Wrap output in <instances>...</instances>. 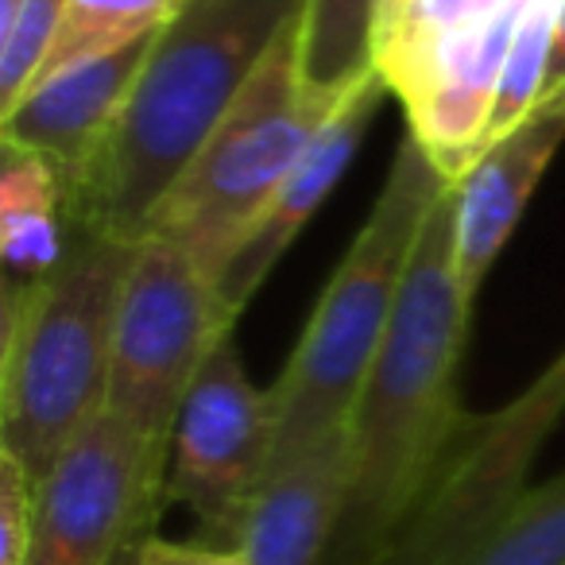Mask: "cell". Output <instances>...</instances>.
Instances as JSON below:
<instances>
[{
    "instance_id": "1",
    "label": "cell",
    "mask_w": 565,
    "mask_h": 565,
    "mask_svg": "<svg viewBox=\"0 0 565 565\" xmlns=\"http://www.w3.org/2000/svg\"><path fill=\"white\" fill-rule=\"evenodd\" d=\"M469 315L449 182L423 221L392 330L349 423V484L330 565H384L469 430L472 418L457 403Z\"/></svg>"
},
{
    "instance_id": "2",
    "label": "cell",
    "mask_w": 565,
    "mask_h": 565,
    "mask_svg": "<svg viewBox=\"0 0 565 565\" xmlns=\"http://www.w3.org/2000/svg\"><path fill=\"white\" fill-rule=\"evenodd\" d=\"M307 0H186L156 35L105 148L71 190V217L143 241L151 213Z\"/></svg>"
},
{
    "instance_id": "3",
    "label": "cell",
    "mask_w": 565,
    "mask_h": 565,
    "mask_svg": "<svg viewBox=\"0 0 565 565\" xmlns=\"http://www.w3.org/2000/svg\"><path fill=\"white\" fill-rule=\"evenodd\" d=\"M132 252V241L74 221L55 271L4 287L0 449L35 480L109 407L113 330Z\"/></svg>"
},
{
    "instance_id": "4",
    "label": "cell",
    "mask_w": 565,
    "mask_h": 565,
    "mask_svg": "<svg viewBox=\"0 0 565 565\" xmlns=\"http://www.w3.org/2000/svg\"><path fill=\"white\" fill-rule=\"evenodd\" d=\"M446 186L449 182L430 163L423 143L407 136L395 151L369 221L353 236L302 330V341L271 387V472L349 434L372 364L392 330L411 252L434 198Z\"/></svg>"
},
{
    "instance_id": "5",
    "label": "cell",
    "mask_w": 565,
    "mask_h": 565,
    "mask_svg": "<svg viewBox=\"0 0 565 565\" xmlns=\"http://www.w3.org/2000/svg\"><path fill=\"white\" fill-rule=\"evenodd\" d=\"M299 43L302 17L282 28L225 120L151 213L148 233L179 244L210 282L221 279L252 221L341 105V97L307 86Z\"/></svg>"
},
{
    "instance_id": "6",
    "label": "cell",
    "mask_w": 565,
    "mask_h": 565,
    "mask_svg": "<svg viewBox=\"0 0 565 565\" xmlns=\"http://www.w3.org/2000/svg\"><path fill=\"white\" fill-rule=\"evenodd\" d=\"M225 338L233 326L202 267L174 241L148 233L136 241L120 291L105 411L167 449L190 384Z\"/></svg>"
},
{
    "instance_id": "7",
    "label": "cell",
    "mask_w": 565,
    "mask_h": 565,
    "mask_svg": "<svg viewBox=\"0 0 565 565\" xmlns=\"http://www.w3.org/2000/svg\"><path fill=\"white\" fill-rule=\"evenodd\" d=\"M275 454L271 392H259L225 338L190 384L167 446L163 503H182L205 542L236 546Z\"/></svg>"
},
{
    "instance_id": "8",
    "label": "cell",
    "mask_w": 565,
    "mask_h": 565,
    "mask_svg": "<svg viewBox=\"0 0 565 565\" xmlns=\"http://www.w3.org/2000/svg\"><path fill=\"white\" fill-rule=\"evenodd\" d=\"M167 449L132 423L97 415L40 480L24 565H113L128 542L156 531Z\"/></svg>"
},
{
    "instance_id": "9",
    "label": "cell",
    "mask_w": 565,
    "mask_h": 565,
    "mask_svg": "<svg viewBox=\"0 0 565 565\" xmlns=\"http://www.w3.org/2000/svg\"><path fill=\"white\" fill-rule=\"evenodd\" d=\"M565 415V353L503 411L472 418L430 500L384 565H441L500 523L526 492V472Z\"/></svg>"
},
{
    "instance_id": "10",
    "label": "cell",
    "mask_w": 565,
    "mask_h": 565,
    "mask_svg": "<svg viewBox=\"0 0 565 565\" xmlns=\"http://www.w3.org/2000/svg\"><path fill=\"white\" fill-rule=\"evenodd\" d=\"M519 12L523 0H500L492 9L472 12L457 32L441 40L430 71L403 102L411 136L423 143L446 182H461L488 148V120Z\"/></svg>"
},
{
    "instance_id": "11",
    "label": "cell",
    "mask_w": 565,
    "mask_h": 565,
    "mask_svg": "<svg viewBox=\"0 0 565 565\" xmlns=\"http://www.w3.org/2000/svg\"><path fill=\"white\" fill-rule=\"evenodd\" d=\"M384 94H392V89L380 78V71L364 74V78L341 97V105L330 113V120L318 128L315 143H310L307 156L299 159V167L287 174V182L275 190L271 202L252 221L248 236H244L241 248L233 252V259L225 264L221 279L213 282L221 315H225L228 326H236V318L256 299V291L267 282L271 267L282 259V252L291 248L295 236L307 228V221L322 210L330 190L338 186L345 167L353 163L356 148H361L364 132H369Z\"/></svg>"
},
{
    "instance_id": "12",
    "label": "cell",
    "mask_w": 565,
    "mask_h": 565,
    "mask_svg": "<svg viewBox=\"0 0 565 565\" xmlns=\"http://www.w3.org/2000/svg\"><path fill=\"white\" fill-rule=\"evenodd\" d=\"M156 35L109 51L102 58L74 63L28 86L17 105L0 113L4 143L47 159L58 171V179L66 182V194H71L86 174V167L94 163V156L109 140Z\"/></svg>"
},
{
    "instance_id": "13",
    "label": "cell",
    "mask_w": 565,
    "mask_h": 565,
    "mask_svg": "<svg viewBox=\"0 0 565 565\" xmlns=\"http://www.w3.org/2000/svg\"><path fill=\"white\" fill-rule=\"evenodd\" d=\"M565 143V94H550L511 132L488 143L484 156L454 182V252L457 275L469 299H477L488 267L515 233L526 202L539 190L546 167Z\"/></svg>"
},
{
    "instance_id": "14",
    "label": "cell",
    "mask_w": 565,
    "mask_h": 565,
    "mask_svg": "<svg viewBox=\"0 0 565 565\" xmlns=\"http://www.w3.org/2000/svg\"><path fill=\"white\" fill-rule=\"evenodd\" d=\"M345 484L349 434L275 469L236 542L248 565H330Z\"/></svg>"
},
{
    "instance_id": "15",
    "label": "cell",
    "mask_w": 565,
    "mask_h": 565,
    "mask_svg": "<svg viewBox=\"0 0 565 565\" xmlns=\"http://www.w3.org/2000/svg\"><path fill=\"white\" fill-rule=\"evenodd\" d=\"M71 194L43 156L4 143L0 171V252L9 287L55 271L71 241Z\"/></svg>"
},
{
    "instance_id": "16",
    "label": "cell",
    "mask_w": 565,
    "mask_h": 565,
    "mask_svg": "<svg viewBox=\"0 0 565 565\" xmlns=\"http://www.w3.org/2000/svg\"><path fill=\"white\" fill-rule=\"evenodd\" d=\"M384 0H307L302 12V78L318 94L345 97L376 71V20Z\"/></svg>"
},
{
    "instance_id": "17",
    "label": "cell",
    "mask_w": 565,
    "mask_h": 565,
    "mask_svg": "<svg viewBox=\"0 0 565 565\" xmlns=\"http://www.w3.org/2000/svg\"><path fill=\"white\" fill-rule=\"evenodd\" d=\"M441 565H565V472L526 488L500 523Z\"/></svg>"
},
{
    "instance_id": "18",
    "label": "cell",
    "mask_w": 565,
    "mask_h": 565,
    "mask_svg": "<svg viewBox=\"0 0 565 565\" xmlns=\"http://www.w3.org/2000/svg\"><path fill=\"white\" fill-rule=\"evenodd\" d=\"M186 0H71L40 78L163 32ZM35 78V82H40ZM32 82V86H35Z\"/></svg>"
},
{
    "instance_id": "19",
    "label": "cell",
    "mask_w": 565,
    "mask_h": 565,
    "mask_svg": "<svg viewBox=\"0 0 565 565\" xmlns=\"http://www.w3.org/2000/svg\"><path fill=\"white\" fill-rule=\"evenodd\" d=\"M557 4H562V0H523V12H519L515 35H511L508 58H503L492 120H488V143H495L503 132H511L526 113H534L546 102Z\"/></svg>"
},
{
    "instance_id": "20",
    "label": "cell",
    "mask_w": 565,
    "mask_h": 565,
    "mask_svg": "<svg viewBox=\"0 0 565 565\" xmlns=\"http://www.w3.org/2000/svg\"><path fill=\"white\" fill-rule=\"evenodd\" d=\"M480 9V0H415L395 35L376 51V71L387 82L399 102L415 94L423 74L430 71L434 55H438L441 40L465 24L472 12Z\"/></svg>"
},
{
    "instance_id": "21",
    "label": "cell",
    "mask_w": 565,
    "mask_h": 565,
    "mask_svg": "<svg viewBox=\"0 0 565 565\" xmlns=\"http://www.w3.org/2000/svg\"><path fill=\"white\" fill-rule=\"evenodd\" d=\"M71 0H24L12 28L0 35V113L17 105L24 89L40 78Z\"/></svg>"
},
{
    "instance_id": "22",
    "label": "cell",
    "mask_w": 565,
    "mask_h": 565,
    "mask_svg": "<svg viewBox=\"0 0 565 565\" xmlns=\"http://www.w3.org/2000/svg\"><path fill=\"white\" fill-rule=\"evenodd\" d=\"M40 480L12 454L0 449V565H24L35 531Z\"/></svg>"
},
{
    "instance_id": "23",
    "label": "cell",
    "mask_w": 565,
    "mask_h": 565,
    "mask_svg": "<svg viewBox=\"0 0 565 565\" xmlns=\"http://www.w3.org/2000/svg\"><path fill=\"white\" fill-rule=\"evenodd\" d=\"M143 565H248L241 546L217 542H171L156 531L143 539Z\"/></svg>"
},
{
    "instance_id": "24",
    "label": "cell",
    "mask_w": 565,
    "mask_h": 565,
    "mask_svg": "<svg viewBox=\"0 0 565 565\" xmlns=\"http://www.w3.org/2000/svg\"><path fill=\"white\" fill-rule=\"evenodd\" d=\"M550 94H565V0L557 4V24H554V58H550L546 97Z\"/></svg>"
},
{
    "instance_id": "25",
    "label": "cell",
    "mask_w": 565,
    "mask_h": 565,
    "mask_svg": "<svg viewBox=\"0 0 565 565\" xmlns=\"http://www.w3.org/2000/svg\"><path fill=\"white\" fill-rule=\"evenodd\" d=\"M143 539H148V534H143ZM143 539L128 542V546L120 550L117 557H113V565H143Z\"/></svg>"
},
{
    "instance_id": "26",
    "label": "cell",
    "mask_w": 565,
    "mask_h": 565,
    "mask_svg": "<svg viewBox=\"0 0 565 565\" xmlns=\"http://www.w3.org/2000/svg\"><path fill=\"white\" fill-rule=\"evenodd\" d=\"M20 4H24V0H0V35H4L12 28V20H17V12H20Z\"/></svg>"
},
{
    "instance_id": "27",
    "label": "cell",
    "mask_w": 565,
    "mask_h": 565,
    "mask_svg": "<svg viewBox=\"0 0 565 565\" xmlns=\"http://www.w3.org/2000/svg\"><path fill=\"white\" fill-rule=\"evenodd\" d=\"M492 4H500V0H480V9H492Z\"/></svg>"
}]
</instances>
